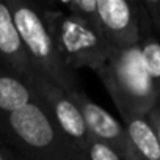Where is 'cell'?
Here are the masks:
<instances>
[{"label":"cell","instance_id":"obj_2","mask_svg":"<svg viewBox=\"0 0 160 160\" xmlns=\"http://www.w3.org/2000/svg\"><path fill=\"white\" fill-rule=\"evenodd\" d=\"M13 21L33 69L71 93L80 90L78 77L60 55L46 19L44 5L28 0H8Z\"/></svg>","mask_w":160,"mask_h":160},{"label":"cell","instance_id":"obj_5","mask_svg":"<svg viewBox=\"0 0 160 160\" xmlns=\"http://www.w3.org/2000/svg\"><path fill=\"white\" fill-rule=\"evenodd\" d=\"M27 78L36 93V101L46 110L52 122L61 130L66 138H69L80 151L85 152L93 137L90 135L85 119L77 104L72 101L71 94L42 74H39L36 69H33Z\"/></svg>","mask_w":160,"mask_h":160},{"label":"cell","instance_id":"obj_7","mask_svg":"<svg viewBox=\"0 0 160 160\" xmlns=\"http://www.w3.org/2000/svg\"><path fill=\"white\" fill-rule=\"evenodd\" d=\"M69 94L72 101L77 104L80 113H82L85 119L87 129L94 140H99L112 146L126 160H137L133 149L130 146L127 132L121 121H118L112 113H108L104 107L94 102L87 93H83L82 88L71 91Z\"/></svg>","mask_w":160,"mask_h":160},{"label":"cell","instance_id":"obj_14","mask_svg":"<svg viewBox=\"0 0 160 160\" xmlns=\"http://www.w3.org/2000/svg\"><path fill=\"white\" fill-rule=\"evenodd\" d=\"M146 116H148V121L152 126V129H154V132L158 138V143H160V101L152 107V110Z\"/></svg>","mask_w":160,"mask_h":160},{"label":"cell","instance_id":"obj_9","mask_svg":"<svg viewBox=\"0 0 160 160\" xmlns=\"http://www.w3.org/2000/svg\"><path fill=\"white\" fill-rule=\"evenodd\" d=\"M36 93L28 78L10 71L0 63V130L10 115L35 102Z\"/></svg>","mask_w":160,"mask_h":160},{"label":"cell","instance_id":"obj_10","mask_svg":"<svg viewBox=\"0 0 160 160\" xmlns=\"http://www.w3.org/2000/svg\"><path fill=\"white\" fill-rule=\"evenodd\" d=\"M137 160H160V143L148 116L121 118Z\"/></svg>","mask_w":160,"mask_h":160},{"label":"cell","instance_id":"obj_16","mask_svg":"<svg viewBox=\"0 0 160 160\" xmlns=\"http://www.w3.org/2000/svg\"><path fill=\"white\" fill-rule=\"evenodd\" d=\"M5 146H7V144H5ZM7 148H8V146H7ZM8 149H10V148H8ZM10 152H11V157H13V160H24V158H22V157H19V155H18L14 151H11V149H10Z\"/></svg>","mask_w":160,"mask_h":160},{"label":"cell","instance_id":"obj_3","mask_svg":"<svg viewBox=\"0 0 160 160\" xmlns=\"http://www.w3.org/2000/svg\"><path fill=\"white\" fill-rule=\"evenodd\" d=\"M98 75L121 118L146 116L160 101L143 66L138 44L112 49L105 66Z\"/></svg>","mask_w":160,"mask_h":160},{"label":"cell","instance_id":"obj_6","mask_svg":"<svg viewBox=\"0 0 160 160\" xmlns=\"http://www.w3.org/2000/svg\"><path fill=\"white\" fill-rule=\"evenodd\" d=\"M140 21V2L98 0V27L113 49L138 44Z\"/></svg>","mask_w":160,"mask_h":160},{"label":"cell","instance_id":"obj_13","mask_svg":"<svg viewBox=\"0 0 160 160\" xmlns=\"http://www.w3.org/2000/svg\"><path fill=\"white\" fill-rule=\"evenodd\" d=\"M87 158L88 160H126L118 151H115L112 146L91 138L87 146Z\"/></svg>","mask_w":160,"mask_h":160},{"label":"cell","instance_id":"obj_4","mask_svg":"<svg viewBox=\"0 0 160 160\" xmlns=\"http://www.w3.org/2000/svg\"><path fill=\"white\" fill-rule=\"evenodd\" d=\"M53 41L64 63L75 72L88 68L96 74L105 66L112 46L98 25L66 14L55 3H42Z\"/></svg>","mask_w":160,"mask_h":160},{"label":"cell","instance_id":"obj_11","mask_svg":"<svg viewBox=\"0 0 160 160\" xmlns=\"http://www.w3.org/2000/svg\"><path fill=\"white\" fill-rule=\"evenodd\" d=\"M140 18L141 21H140L138 47H140V53H141L146 74L160 99V36L151 27V22L148 19L146 11L141 7V2H140Z\"/></svg>","mask_w":160,"mask_h":160},{"label":"cell","instance_id":"obj_8","mask_svg":"<svg viewBox=\"0 0 160 160\" xmlns=\"http://www.w3.org/2000/svg\"><path fill=\"white\" fill-rule=\"evenodd\" d=\"M0 63L25 78L33 71L14 25L8 0H0Z\"/></svg>","mask_w":160,"mask_h":160},{"label":"cell","instance_id":"obj_1","mask_svg":"<svg viewBox=\"0 0 160 160\" xmlns=\"http://www.w3.org/2000/svg\"><path fill=\"white\" fill-rule=\"evenodd\" d=\"M0 141L24 160H88L35 102L10 115L0 130Z\"/></svg>","mask_w":160,"mask_h":160},{"label":"cell","instance_id":"obj_15","mask_svg":"<svg viewBox=\"0 0 160 160\" xmlns=\"http://www.w3.org/2000/svg\"><path fill=\"white\" fill-rule=\"evenodd\" d=\"M0 160H13L10 149H8L2 141H0Z\"/></svg>","mask_w":160,"mask_h":160},{"label":"cell","instance_id":"obj_12","mask_svg":"<svg viewBox=\"0 0 160 160\" xmlns=\"http://www.w3.org/2000/svg\"><path fill=\"white\" fill-rule=\"evenodd\" d=\"M66 14L98 25V0H64L55 3Z\"/></svg>","mask_w":160,"mask_h":160}]
</instances>
